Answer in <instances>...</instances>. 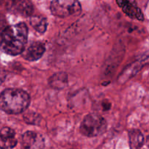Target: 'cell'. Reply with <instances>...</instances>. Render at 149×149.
I'll list each match as a JSON object with an SVG mask.
<instances>
[{
	"instance_id": "obj_1",
	"label": "cell",
	"mask_w": 149,
	"mask_h": 149,
	"mask_svg": "<svg viewBox=\"0 0 149 149\" xmlns=\"http://www.w3.org/2000/svg\"><path fill=\"white\" fill-rule=\"evenodd\" d=\"M28 27L24 23L7 26L1 34L0 46L5 53L17 55L24 52L28 39Z\"/></svg>"
},
{
	"instance_id": "obj_2",
	"label": "cell",
	"mask_w": 149,
	"mask_h": 149,
	"mask_svg": "<svg viewBox=\"0 0 149 149\" xmlns=\"http://www.w3.org/2000/svg\"><path fill=\"white\" fill-rule=\"evenodd\" d=\"M31 98L20 89H6L0 94V109L8 114H19L29 108Z\"/></svg>"
},
{
	"instance_id": "obj_3",
	"label": "cell",
	"mask_w": 149,
	"mask_h": 149,
	"mask_svg": "<svg viewBox=\"0 0 149 149\" xmlns=\"http://www.w3.org/2000/svg\"><path fill=\"white\" fill-rule=\"evenodd\" d=\"M107 122L101 116L96 113L88 114L84 118L80 126V132L89 138L98 136L106 132Z\"/></svg>"
},
{
	"instance_id": "obj_4",
	"label": "cell",
	"mask_w": 149,
	"mask_h": 149,
	"mask_svg": "<svg viewBox=\"0 0 149 149\" xmlns=\"http://www.w3.org/2000/svg\"><path fill=\"white\" fill-rule=\"evenodd\" d=\"M50 10L56 17H66L79 14L81 7L79 0H52Z\"/></svg>"
},
{
	"instance_id": "obj_5",
	"label": "cell",
	"mask_w": 149,
	"mask_h": 149,
	"mask_svg": "<svg viewBox=\"0 0 149 149\" xmlns=\"http://www.w3.org/2000/svg\"><path fill=\"white\" fill-rule=\"evenodd\" d=\"M45 142L44 137L34 131H27L21 138V149H44Z\"/></svg>"
},
{
	"instance_id": "obj_6",
	"label": "cell",
	"mask_w": 149,
	"mask_h": 149,
	"mask_svg": "<svg viewBox=\"0 0 149 149\" xmlns=\"http://www.w3.org/2000/svg\"><path fill=\"white\" fill-rule=\"evenodd\" d=\"M116 3L128 17L141 21L144 20L143 14L135 0H116Z\"/></svg>"
},
{
	"instance_id": "obj_7",
	"label": "cell",
	"mask_w": 149,
	"mask_h": 149,
	"mask_svg": "<svg viewBox=\"0 0 149 149\" xmlns=\"http://www.w3.org/2000/svg\"><path fill=\"white\" fill-rule=\"evenodd\" d=\"M17 143L15 132L13 129L3 127L0 130V149H13Z\"/></svg>"
},
{
	"instance_id": "obj_8",
	"label": "cell",
	"mask_w": 149,
	"mask_h": 149,
	"mask_svg": "<svg viewBox=\"0 0 149 149\" xmlns=\"http://www.w3.org/2000/svg\"><path fill=\"white\" fill-rule=\"evenodd\" d=\"M10 9L15 14L28 17L33 12V6L30 0H13Z\"/></svg>"
},
{
	"instance_id": "obj_9",
	"label": "cell",
	"mask_w": 149,
	"mask_h": 149,
	"mask_svg": "<svg viewBox=\"0 0 149 149\" xmlns=\"http://www.w3.org/2000/svg\"><path fill=\"white\" fill-rule=\"evenodd\" d=\"M45 52V45L41 42H34L23 52V57L29 61H35L42 57Z\"/></svg>"
},
{
	"instance_id": "obj_10",
	"label": "cell",
	"mask_w": 149,
	"mask_h": 149,
	"mask_svg": "<svg viewBox=\"0 0 149 149\" xmlns=\"http://www.w3.org/2000/svg\"><path fill=\"white\" fill-rule=\"evenodd\" d=\"M49 84L55 90H61L65 88L68 84V76L63 72L53 74L49 79Z\"/></svg>"
},
{
	"instance_id": "obj_11",
	"label": "cell",
	"mask_w": 149,
	"mask_h": 149,
	"mask_svg": "<svg viewBox=\"0 0 149 149\" xmlns=\"http://www.w3.org/2000/svg\"><path fill=\"white\" fill-rule=\"evenodd\" d=\"M130 143L133 149H139L143 146L144 136L138 130H132L129 132Z\"/></svg>"
},
{
	"instance_id": "obj_12",
	"label": "cell",
	"mask_w": 149,
	"mask_h": 149,
	"mask_svg": "<svg viewBox=\"0 0 149 149\" xmlns=\"http://www.w3.org/2000/svg\"><path fill=\"white\" fill-rule=\"evenodd\" d=\"M30 23L32 27L39 33H44L46 31L47 21L45 17L42 16H33L31 17Z\"/></svg>"
},
{
	"instance_id": "obj_13",
	"label": "cell",
	"mask_w": 149,
	"mask_h": 149,
	"mask_svg": "<svg viewBox=\"0 0 149 149\" xmlns=\"http://www.w3.org/2000/svg\"><path fill=\"white\" fill-rule=\"evenodd\" d=\"M40 116L37 113H29L24 116V120L26 123L31 124V125H37L40 121Z\"/></svg>"
},
{
	"instance_id": "obj_14",
	"label": "cell",
	"mask_w": 149,
	"mask_h": 149,
	"mask_svg": "<svg viewBox=\"0 0 149 149\" xmlns=\"http://www.w3.org/2000/svg\"><path fill=\"white\" fill-rule=\"evenodd\" d=\"M5 77H6V75H5V74H4V71H0V84H1L3 81H4V79H5Z\"/></svg>"
}]
</instances>
